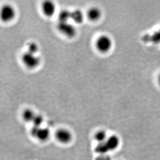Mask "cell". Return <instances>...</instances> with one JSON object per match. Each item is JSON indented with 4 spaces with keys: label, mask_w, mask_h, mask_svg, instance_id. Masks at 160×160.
<instances>
[{
    "label": "cell",
    "mask_w": 160,
    "mask_h": 160,
    "mask_svg": "<svg viewBox=\"0 0 160 160\" xmlns=\"http://www.w3.org/2000/svg\"><path fill=\"white\" fill-rule=\"evenodd\" d=\"M96 46L99 52L106 53L112 49V41L108 35H101L97 39Z\"/></svg>",
    "instance_id": "6da1fadb"
},
{
    "label": "cell",
    "mask_w": 160,
    "mask_h": 160,
    "mask_svg": "<svg viewBox=\"0 0 160 160\" xmlns=\"http://www.w3.org/2000/svg\"><path fill=\"white\" fill-rule=\"evenodd\" d=\"M22 60L24 65L29 68H35L41 62V60L38 56L28 52L23 54Z\"/></svg>",
    "instance_id": "7a4b0ae2"
},
{
    "label": "cell",
    "mask_w": 160,
    "mask_h": 160,
    "mask_svg": "<svg viewBox=\"0 0 160 160\" xmlns=\"http://www.w3.org/2000/svg\"><path fill=\"white\" fill-rule=\"evenodd\" d=\"M58 29L61 33L69 38L74 37L76 34V29L75 26L68 22H59Z\"/></svg>",
    "instance_id": "3957f363"
},
{
    "label": "cell",
    "mask_w": 160,
    "mask_h": 160,
    "mask_svg": "<svg viewBox=\"0 0 160 160\" xmlns=\"http://www.w3.org/2000/svg\"><path fill=\"white\" fill-rule=\"evenodd\" d=\"M15 15V10L11 5H5L2 8L1 18L3 21L9 22L12 20Z\"/></svg>",
    "instance_id": "277c9868"
},
{
    "label": "cell",
    "mask_w": 160,
    "mask_h": 160,
    "mask_svg": "<svg viewBox=\"0 0 160 160\" xmlns=\"http://www.w3.org/2000/svg\"><path fill=\"white\" fill-rule=\"evenodd\" d=\"M31 134L34 138L41 141H46L50 136V131L47 128L34 127L31 131Z\"/></svg>",
    "instance_id": "5b68a950"
},
{
    "label": "cell",
    "mask_w": 160,
    "mask_h": 160,
    "mask_svg": "<svg viewBox=\"0 0 160 160\" xmlns=\"http://www.w3.org/2000/svg\"><path fill=\"white\" fill-rule=\"evenodd\" d=\"M56 138L59 142L63 143L70 142L72 139V134L68 130L64 128L60 129L56 133Z\"/></svg>",
    "instance_id": "8992f818"
},
{
    "label": "cell",
    "mask_w": 160,
    "mask_h": 160,
    "mask_svg": "<svg viewBox=\"0 0 160 160\" xmlns=\"http://www.w3.org/2000/svg\"><path fill=\"white\" fill-rule=\"evenodd\" d=\"M42 9L44 14L46 16L52 17L56 12V5L52 1H45L42 4Z\"/></svg>",
    "instance_id": "52a82bcc"
},
{
    "label": "cell",
    "mask_w": 160,
    "mask_h": 160,
    "mask_svg": "<svg viewBox=\"0 0 160 160\" xmlns=\"http://www.w3.org/2000/svg\"><path fill=\"white\" fill-rule=\"evenodd\" d=\"M105 142L109 151H110V150H113L117 149L119 146L120 142L119 139L117 136L113 135V136L108 137Z\"/></svg>",
    "instance_id": "ba28073f"
},
{
    "label": "cell",
    "mask_w": 160,
    "mask_h": 160,
    "mask_svg": "<svg viewBox=\"0 0 160 160\" xmlns=\"http://www.w3.org/2000/svg\"><path fill=\"white\" fill-rule=\"evenodd\" d=\"M102 16V12L100 8H91L88 12V17L89 19L92 21H97L100 19Z\"/></svg>",
    "instance_id": "9c48e42d"
},
{
    "label": "cell",
    "mask_w": 160,
    "mask_h": 160,
    "mask_svg": "<svg viewBox=\"0 0 160 160\" xmlns=\"http://www.w3.org/2000/svg\"><path fill=\"white\" fill-rule=\"evenodd\" d=\"M83 13L79 9H76L71 12V19L72 20L76 23H81L83 21Z\"/></svg>",
    "instance_id": "30bf717a"
},
{
    "label": "cell",
    "mask_w": 160,
    "mask_h": 160,
    "mask_svg": "<svg viewBox=\"0 0 160 160\" xmlns=\"http://www.w3.org/2000/svg\"><path fill=\"white\" fill-rule=\"evenodd\" d=\"M35 116L36 114L33 111L30 109H27L24 110L22 114L23 119L27 122H33Z\"/></svg>",
    "instance_id": "8fae6325"
},
{
    "label": "cell",
    "mask_w": 160,
    "mask_h": 160,
    "mask_svg": "<svg viewBox=\"0 0 160 160\" xmlns=\"http://www.w3.org/2000/svg\"><path fill=\"white\" fill-rule=\"evenodd\" d=\"M95 139L98 143H102L106 142L108 137H107V134L105 131H99L95 134Z\"/></svg>",
    "instance_id": "7c38bea8"
},
{
    "label": "cell",
    "mask_w": 160,
    "mask_h": 160,
    "mask_svg": "<svg viewBox=\"0 0 160 160\" xmlns=\"http://www.w3.org/2000/svg\"><path fill=\"white\" fill-rule=\"evenodd\" d=\"M71 12L68 10L61 11L59 15V22H68L71 19Z\"/></svg>",
    "instance_id": "4fadbf2b"
},
{
    "label": "cell",
    "mask_w": 160,
    "mask_h": 160,
    "mask_svg": "<svg viewBox=\"0 0 160 160\" xmlns=\"http://www.w3.org/2000/svg\"><path fill=\"white\" fill-rule=\"evenodd\" d=\"M95 150L97 152L102 154H105L109 151L105 142L102 143H98V145L97 146Z\"/></svg>",
    "instance_id": "5bb4252c"
},
{
    "label": "cell",
    "mask_w": 160,
    "mask_h": 160,
    "mask_svg": "<svg viewBox=\"0 0 160 160\" xmlns=\"http://www.w3.org/2000/svg\"><path fill=\"white\" fill-rule=\"evenodd\" d=\"M28 52H29L30 53L35 54L38 50V45L35 42H30L28 46Z\"/></svg>",
    "instance_id": "9a60e30c"
},
{
    "label": "cell",
    "mask_w": 160,
    "mask_h": 160,
    "mask_svg": "<svg viewBox=\"0 0 160 160\" xmlns=\"http://www.w3.org/2000/svg\"><path fill=\"white\" fill-rule=\"evenodd\" d=\"M43 118L41 115H36L32 122L33 123L34 127H41V124L43 122Z\"/></svg>",
    "instance_id": "2e32d148"
},
{
    "label": "cell",
    "mask_w": 160,
    "mask_h": 160,
    "mask_svg": "<svg viewBox=\"0 0 160 160\" xmlns=\"http://www.w3.org/2000/svg\"><path fill=\"white\" fill-rule=\"evenodd\" d=\"M158 83L160 86V74H159V76H158Z\"/></svg>",
    "instance_id": "e0dca14e"
}]
</instances>
